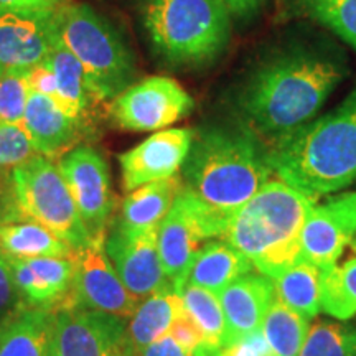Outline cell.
<instances>
[{
  "mask_svg": "<svg viewBox=\"0 0 356 356\" xmlns=\"http://www.w3.org/2000/svg\"><path fill=\"white\" fill-rule=\"evenodd\" d=\"M302 12L327 26L356 51V0H297Z\"/></svg>",
  "mask_w": 356,
  "mask_h": 356,
  "instance_id": "f546056e",
  "label": "cell"
},
{
  "mask_svg": "<svg viewBox=\"0 0 356 356\" xmlns=\"http://www.w3.org/2000/svg\"><path fill=\"white\" fill-rule=\"evenodd\" d=\"M35 155L38 154L24 126L0 124V170L15 168Z\"/></svg>",
  "mask_w": 356,
  "mask_h": 356,
  "instance_id": "d6a6232c",
  "label": "cell"
},
{
  "mask_svg": "<svg viewBox=\"0 0 356 356\" xmlns=\"http://www.w3.org/2000/svg\"><path fill=\"white\" fill-rule=\"evenodd\" d=\"M226 6L231 10V15L239 19H248L259 10L264 0H225Z\"/></svg>",
  "mask_w": 356,
  "mask_h": 356,
  "instance_id": "ab89813d",
  "label": "cell"
},
{
  "mask_svg": "<svg viewBox=\"0 0 356 356\" xmlns=\"http://www.w3.org/2000/svg\"><path fill=\"white\" fill-rule=\"evenodd\" d=\"M170 335L180 343L184 348L188 351L190 355H193L200 346L204 345V338L202 330L198 328V325L193 322V318L190 317L188 312L181 310V314L178 315L175 323L172 325Z\"/></svg>",
  "mask_w": 356,
  "mask_h": 356,
  "instance_id": "e575fe53",
  "label": "cell"
},
{
  "mask_svg": "<svg viewBox=\"0 0 356 356\" xmlns=\"http://www.w3.org/2000/svg\"><path fill=\"white\" fill-rule=\"evenodd\" d=\"M12 193L17 215L50 229L74 251L91 243L63 175L47 157L35 155L12 168Z\"/></svg>",
  "mask_w": 356,
  "mask_h": 356,
  "instance_id": "52a82bcc",
  "label": "cell"
},
{
  "mask_svg": "<svg viewBox=\"0 0 356 356\" xmlns=\"http://www.w3.org/2000/svg\"><path fill=\"white\" fill-rule=\"evenodd\" d=\"M225 315V345L259 330L275 299L274 280L252 270L236 279L218 293Z\"/></svg>",
  "mask_w": 356,
  "mask_h": 356,
  "instance_id": "2e32d148",
  "label": "cell"
},
{
  "mask_svg": "<svg viewBox=\"0 0 356 356\" xmlns=\"http://www.w3.org/2000/svg\"><path fill=\"white\" fill-rule=\"evenodd\" d=\"M157 231L159 228H152L137 234H127L114 228L104 243L106 254L113 262L119 279L137 299H145L172 286L160 261Z\"/></svg>",
  "mask_w": 356,
  "mask_h": 356,
  "instance_id": "5bb4252c",
  "label": "cell"
},
{
  "mask_svg": "<svg viewBox=\"0 0 356 356\" xmlns=\"http://www.w3.org/2000/svg\"><path fill=\"white\" fill-rule=\"evenodd\" d=\"M10 259L13 280L20 302L32 309L60 307L73 284V257H35Z\"/></svg>",
  "mask_w": 356,
  "mask_h": 356,
  "instance_id": "e0dca14e",
  "label": "cell"
},
{
  "mask_svg": "<svg viewBox=\"0 0 356 356\" xmlns=\"http://www.w3.org/2000/svg\"><path fill=\"white\" fill-rule=\"evenodd\" d=\"M275 177L318 200L356 180V84L335 109L269 147Z\"/></svg>",
  "mask_w": 356,
  "mask_h": 356,
  "instance_id": "3957f363",
  "label": "cell"
},
{
  "mask_svg": "<svg viewBox=\"0 0 356 356\" xmlns=\"http://www.w3.org/2000/svg\"><path fill=\"white\" fill-rule=\"evenodd\" d=\"M191 356H220V350H213V348H208V346L202 345Z\"/></svg>",
  "mask_w": 356,
  "mask_h": 356,
  "instance_id": "60d3db41",
  "label": "cell"
},
{
  "mask_svg": "<svg viewBox=\"0 0 356 356\" xmlns=\"http://www.w3.org/2000/svg\"><path fill=\"white\" fill-rule=\"evenodd\" d=\"M136 356H191L184 346L173 338L170 333L165 337H162L160 340L154 341L145 348L139 350Z\"/></svg>",
  "mask_w": 356,
  "mask_h": 356,
  "instance_id": "f35d334b",
  "label": "cell"
},
{
  "mask_svg": "<svg viewBox=\"0 0 356 356\" xmlns=\"http://www.w3.org/2000/svg\"><path fill=\"white\" fill-rule=\"evenodd\" d=\"M104 243V238L91 239L86 246L74 251L73 284L60 307L97 310L127 320L139 307L140 299L132 296L119 279L106 254Z\"/></svg>",
  "mask_w": 356,
  "mask_h": 356,
  "instance_id": "9c48e42d",
  "label": "cell"
},
{
  "mask_svg": "<svg viewBox=\"0 0 356 356\" xmlns=\"http://www.w3.org/2000/svg\"><path fill=\"white\" fill-rule=\"evenodd\" d=\"M78 124L50 97L30 92L24 127L38 155L55 157L63 154L76 139Z\"/></svg>",
  "mask_w": 356,
  "mask_h": 356,
  "instance_id": "d6986e66",
  "label": "cell"
},
{
  "mask_svg": "<svg viewBox=\"0 0 356 356\" xmlns=\"http://www.w3.org/2000/svg\"><path fill=\"white\" fill-rule=\"evenodd\" d=\"M0 248L12 259L73 257L74 249L32 220L0 221Z\"/></svg>",
  "mask_w": 356,
  "mask_h": 356,
  "instance_id": "cb8c5ba5",
  "label": "cell"
},
{
  "mask_svg": "<svg viewBox=\"0 0 356 356\" xmlns=\"http://www.w3.org/2000/svg\"><path fill=\"white\" fill-rule=\"evenodd\" d=\"M55 24L50 19L0 12V66L32 70L51 50Z\"/></svg>",
  "mask_w": 356,
  "mask_h": 356,
  "instance_id": "ac0fdd59",
  "label": "cell"
},
{
  "mask_svg": "<svg viewBox=\"0 0 356 356\" xmlns=\"http://www.w3.org/2000/svg\"><path fill=\"white\" fill-rule=\"evenodd\" d=\"M53 312L17 307L0 320V356H50Z\"/></svg>",
  "mask_w": 356,
  "mask_h": 356,
  "instance_id": "ffe728a7",
  "label": "cell"
},
{
  "mask_svg": "<svg viewBox=\"0 0 356 356\" xmlns=\"http://www.w3.org/2000/svg\"><path fill=\"white\" fill-rule=\"evenodd\" d=\"M58 38L78 58L96 102L114 99L131 86L136 61L126 42L86 3L63 6L53 15Z\"/></svg>",
  "mask_w": 356,
  "mask_h": 356,
  "instance_id": "8992f818",
  "label": "cell"
},
{
  "mask_svg": "<svg viewBox=\"0 0 356 356\" xmlns=\"http://www.w3.org/2000/svg\"><path fill=\"white\" fill-rule=\"evenodd\" d=\"M315 203L274 177L234 213L221 239L274 280L302 261L300 231Z\"/></svg>",
  "mask_w": 356,
  "mask_h": 356,
  "instance_id": "277c9868",
  "label": "cell"
},
{
  "mask_svg": "<svg viewBox=\"0 0 356 356\" xmlns=\"http://www.w3.org/2000/svg\"><path fill=\"white\" fill-rule=\"evenodd\" d=\"M2 70H3V68H2V66H0V73H2Z\"/></svg>",
  "mask_w": 356,
  "mask_h": 356,
  "instance_id": "b9f144b4",
  "label": "cell"
},
{
  "mask_svg": "<svg viewBox=\"0 0 356 356\" xmlns=\"http://www.w3.org/2000/svg\"><path fill=\"white\" fill-rule=\"evenodd\" d=\"M231 17L225 0H149L144 25L167 63L200 66L215 61L228 47Z\"/></svg>",
  "mask_w": 356,
  "mask_h": 356,
  "instance_id": "5b68a950",
  "label": "cell"
},
{
  "mask_svg": "<svg viewBox=\"0 0 356 356\" xmlns=\"http://www.w3.org/2000/svg\"><path fill=\"white\" fill-rule=\"evenodd\" d=\"M79 216L92 239L104 238L114 200L104 159L91 147H78L58 162Z\"/></svg>",
  "mask_w": 356,
  "mask_h": 356,
  "instance_id": "7c38bea8",
  "label": "cell"
},
{
  "mask_svg": "<svg viewBox=\"0 0 356 356\" xmlns=\"http://www.w3.org/2000/svg\"><path fill=\"white\" fill-rule=\"evenodd\" d=\"M30 83L29 70L3 68L0 73V124L24 126Z\"/></svg>",
  "mask_w": 356,
  "mask_h": 356,
  "instance_id": "1f68e13d",
  "label": "cell"
},
{
  "mask_svg": "<svg viewBox=\"0 0 356 356\" xmlns=\"http://www.w3.org/2000/svg\"><path fill=\"white\" fill-rule=\"evenodd\" d=\"M132 355L126 320L78 307H58L53 312L50 356Z\"/></svg>",
  "mask_w": 356,
  "mask_h": 356,
  "instance_id": "30bf717a",
  "label": "cell"
},
{
  "mask_svg": "<svg viewBox=\"0 0 356 356\" xmlns=\"http://www.w3.org/2000/svg\"><path fill=\"white\" fill-rule=\"evenodd\" d=\"M322 310L337 320L356 315V236L322 269Z\"/></svg>",
  "mask_w": 356,
  "mask_h": 356,
  "instance_id": "484cf974",
  "label": "cell"
},
{
  "mask_svg": "<svg viewBox=\"0 0 356 356\" xmlns=\"http://www.w3.org/2000/svg\"><path fill=\"white\" fill-rule=\"evenodd\" d=\"M29 83L33 92H38V95H43L58 102L56 78L50 66L44 63V60L40 65L33 66L32 70H29Z\"/></svg>",
  "mask_w": 356,
  "mask_h": 356,
  "instance_id": "74e56055",
  "label": "cell"
},
{
  "mask_svg": "<svg viewBox=\"0 0 356 356\" xmlns=\"http://www.w3.org/2000/svg\"><path fill=\"white\" fill-rule=\"evenodd\" d=\"M66 0H0V12H12L17 15L50 19L65 6Z\"/></svg>",
  "mask_w": 356,
  "mask_h": 356,
  "instance_id": "836d02e7",
  "label": "cell"
},
{
  "mask_svg": "<svg viewBox=\"0 0 356 356\" xmlns=\"http://www.w3.org/2000/svg\"><path fill=\"white\" fill-rule=\"evenodd\" d=\"M356 236V191L335 195L312 207L300 231L302 261L330 266Z\"/></svg>",
  "mask_w": 356,
  "mask_h": 356,
  "instance_id": "4fadbf2b",
  "label": "cell"
},
{
  "mask_svg": "<svg viewBox=\"0 0 356 356\" xmlns=\"http://www.w3.org/2000/svg\"><path fill=\"white\" fill-rule=\"evenodd\" d=\"M274 177L269 147L241 122L198 132L184 163V185L226 228Z\"/></svg>",
  "mask_w": 356,
  "mask_h": 356,
  "instance_id": "7a4b0ae2",
  "label": "cell"
},
{
  "mask_svg": "<svg viewBox=\"0 0 356 356\" xmlns=\"http://www.w3.org/2000/svg\"><path fill=\"white\" fill-rule=\"evenodd\" d=\"M195 102L175 79L152 76L131 84L111 102V118L121 129L163 131L191 113Z\"/></svg>",
  "mask_w": 356,
  "mask_h": 356,
  "instance_id": "8fae6325",
  "label": "cell"
},
{
  "mask_svg": "<svg viewBox=\"0 0 356 356\" xmlns=\"http://www.w3.org/2000/svg\"><path fill=\"white\" fill-rule=\"evenodd\" d=\"M181 188L184 181L175 175L132 190L124 200L121 218L115 228L127 234L159 228Z\"/></svg>",
  "mask_w": 356,
  "mask_h": 356,
  "instance_id": "7402d4cb",
  "label": "cell"
},
{
  "mask_svg": "<svg viewBox=\"0 0 356 356\" xmlns=\"http://www.w3.org/2000/svg\"><path fill=\"white\" fill-rule=\"evenodd\" d=\"M275 297L307 320L322 312V269L300 261L274 279Z\"/></svg>",
  "mask_w": 356,
  "mask_h": 356,
  "instance_id": "4316f807",
  "label": "cell"
},
{
  "mask_svg": "<svg viewBox=\"0 0 356 356\" xmlns=\"http://www.w3.org/2000/svg\"><path fill=\"white\" fill-rule=\"evenodd\" d=\"M299 356H356V325H312Z\"/></svg>",
  "mask_w": 356,
  "mask_h": 356,
  "instance_id": "4dcf8cb0",
  "label": "cell"
},
{
  "mask_svg": "<svg viewBox=\"0 0 356 356\" xmlns=\"http://www.w3.org/2000/svg\"><path fill=\"white\" fill-rule=\"evenodd\" d=\"M181 310H184V302L173 286L145 297L134 312L127 327L134 355L168 335Z\"/></svg>",
  "mask_w": 356,
  "mask_h": 356,
  "instance_id": "603a6c76",
  "label": "cell"
},
{
  "mask_svg": "<svg viewBox=\"0 0 356 356\" xmlns=\"http://www.w3.org/2000/svg\"><path fill=\"white\" fill-rule=\"evenodd\" d=\"M225 231V222L184 185L157 231L159 254L168 282L180 287L200 249L211 239H221Z\"/></svg>",
  "mask_w": 356,
  "mask_h": 356,
  "instance_id": "ba28073f",
  "label": "cell"
},
{
  "mask_svg": "<svg viewBox=\"0 0 356 356\" xmlns=\"http://www.w3.org/2000/svg\"><path fill=\"white\" fill-rule=\"evenodd\" d=\"M55 24V22H53ZM44 63L50 66L56 78L58 86V102L61 109L70 115L71 119L79 122L91 104L92 96L88 89L84 70L78 58L65 47L63 42L58 38L55 30V40H53L51 50L44 58Z\"/></svg>",
  "mask_w": 356,
  "mask_h": 356,
  "instance_id": "d4e9b609",
  "label": "cell"
},
{
  "mask_svg": "<svg viewBox=\"0 0 356 356\" xmlns=\"http://www.w3.org/2000/svg\"><path fill=\"white\" fill-rule=\"evenodd\" d=\"M178 296L184 302L185 310L193 318V322L198 325V328L203 333L204 346L213 350H221L225 345L226 325L225 315L218 299L216 293H213L207 289L191 284H184L177 289Z\"/></svg>",
  "mask_w": 356,
  "mask_h": 356,
  "instance_id": "f1b7e54d",
  "label": "cell"
},
{
  "mask_svg": "<svg viewBox=\"0 0 356 356\" xmlns=\"http://www.w3.org/2000/svg\"><path fill=\"white\" fill-rule=\"evenodd\" d=\"M220 356H273L264 335L259 330L249 333V335L239 338L233 343L222 346Z\"/></svg>",
  "mask_w": 356,
  "mask_h": 356,
  "instance_id": "d590c367",
  "label": "cell"
},
{
  "mask_svg": "<svg viewBox=\"0 0 356 356\" xmlns=\"http://www.w3.org/2000/svg\"><path fill=\"white\" fill-rule=\"evenodd\" d=\"M195 134L190 129H163L119 157L122 186L127 193L175 177L188 157Z\"/></svg>",
  "mask_w": 356,
  "mask_h": 356,
  "instance_id": "9a60e30c",
  "label": "cell"
},
{
  "mask_svg": "<svg viewBox=\"0 0 356 356\" xmlns=\"http://www.w3.org/2000/svg\"><path fill=\"white\" fill-rule=\"evenodd\" d=\"M19 299V291H17L15 280H13L10 259L0 248V314L10 310Z\"/></svg>",
  "mask_w": 356,
  "mask_h": 356,
  "instance_id": "8d00e7d4",
  "label": "cell"
},
{
  "mask_svg": "<svg viewBox=\"0 0 356 356\" xmlns=\"http://www.w3.org/2000/svg\"><path fill=\"white\" fill-rule=\"evenodd\" d=\"M343 76L340 60L314 48L297 47L270 55L239 88V122L273 147L314 121Z\"/></svg>",
  "mask_w": 356,
  "mask_h": 356,
  "instance_id": "6da1fadb",
  "label": "cell"
},
{
  "mask_svg": "<svg viewBox=\"0 0 356 356\" xmlns=\"http://www.w3.org/2000/svg\"><path fill=\"white\" fill-rule=\"evenodd\" d=\"M261 332L273 356H299L310 332V320L275 297L261 325Z\"/></svg>",
  "mask_w": 356,
  "mask_h": 356,
  "instance_id": "83f0119b",
  "label": "cell"
},
{
  "mask_svg": "<svg viewBox=\"0 0 356 356\" xmlns=\"http://www.w3.org/2000/svg\"><path fill=\"white\" fill-rule=\"evenodd\" d=\"M252 270L256 269L251 261L226 239H211L195 256L184 284L207 289L218 296L231 282Z\"/></svg>",
  "mask_w": 356,
  "mask_h": 356,
  "instance_id": "44dd1931",
  "label": "cell"
}]
</instances>
